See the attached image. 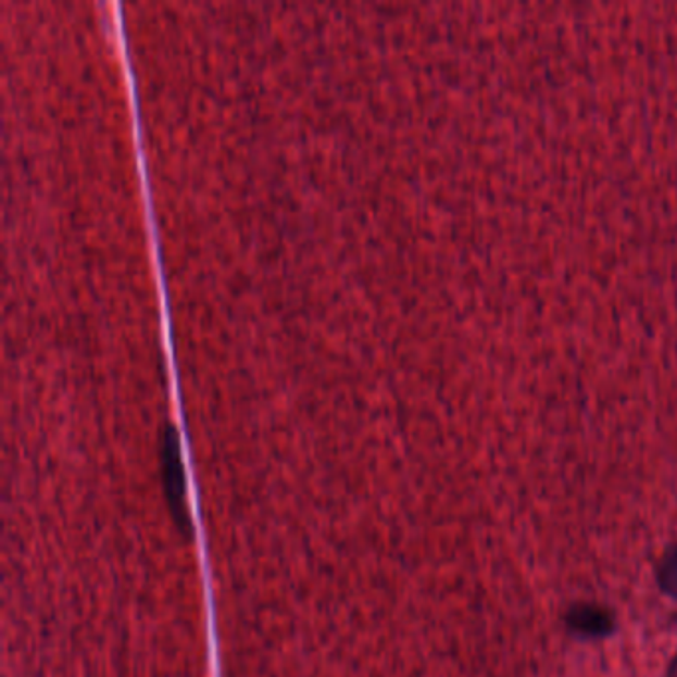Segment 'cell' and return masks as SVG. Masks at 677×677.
<instances>
[{
    "label": "cell",
    "mask_w": 677,
    "mask_h": 677,
    "mask_svg": "<svg viewBox=\"0 0 677 677\" xmlns=\"http://www.w3.org/2000/svg\"><path fill=\"white\" fill-rule=\"evenodd\" d=\"M564 626L578 640H604L616 630V616L597 602H576L566 610Z\"/></svg>",
    "instance_id": "cell-1"
},
{
    "label": "cell",
    "mask_w": 677,
    "mask_h": 677,
    "mask_svg": "<svg viewBox=\"0 0 677 677\" xmlns=\"http://www.w3.org/2000/svg\"><path fill=\"white\" fill-rule=\"evenodd\" d=\"M655 578H657L660 590L666 597L677 600V542L662 554L657 568H655Z\"/></svg>",
    "instance_id": "cell-2"
},
{
    "label": "cell",
    "mask_w": 677,
    "mask_h": 677,
    "mask_svg": "<svg viewBox=\"0 0 677 677\" xmlns=\"http://www.w3.org/2000/svg\"><path fill=\"white\" fill-rule=\"evenodd\" d=\"M666 677H677V652L674 657H672V662L667 664Z\"/></svg>",
    "instance_id": "cell-3"
},
{
    "label": "cell",
    "mask_w": 677,
    "mask_h": 677,
    "mask_svg": "<svg viewBox=\"0 0 677 677\" xmlns=\"http://www.w3.org/2000/svg\"><path fill=\"white\" fill-rule=\"evenodd\" d=\"M674 620H676V622H677V616H674Z\"/></svg>",
    "instance_id": "cell-4"
}]
</instances>
